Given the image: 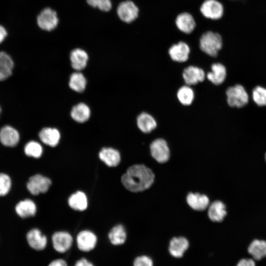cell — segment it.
<instances>
[{"mask_svg": "<svg viewBox=\"0 0 266 266\" xmlns=\"http://www.w3.org/2000/svg\"><path fill=\"white\" fill-rule=\"evenodd\" d=\"M182 76L185 82L188 85H195L202 82L205 77V72L202 69L193 66L185 68Z\"/></svg>", "mask_w": 266, "mask_h": 266, "instance_id": "15", "label": "cell"}, {"mask_svg": "<svg viewBox=\"0 0 266 266\" xmlns=\"http://www.w3.org/2000/svg\"><path fill=\"white\" fill-rule=\"evenodd\" d=\"M100 159L109 166H116L120 162V155L116 149L103 148L99 153Z\"/></svg>", "mask_w": 266, "mask_h": 266, "instance_id": "25", "label": "cell"}, {"mask_svg": "<svg viewBox=\"0 0 266 266\" xmlns=\"http://www.w3.org/2000/svg\"><path fill=\"white\" fill-rule=\"evenodd\" d=\"M154 174L143 165H134L129 167L121 177L124 186L133 192H141L151 187L154 180Z\"/></svg>", "mask_w": 266, "mask_h": 266, "instance_id": "1", "label": "cell"}, {"mask_svg": "<svg viewBox=\"0 0 266 266\" xmlns=\"http://www.w3.org/2000/svg\"><path fill=\"white\" fill-rule=\"evenodd\" d=\"M265 161L266 162V152L265 155Z\"/></svg>", "mask_w": 266, "mask_h": 266, "instance_id": "41", "label": "cell"}, {"mask_svg": "<svg viewBox=\"0 0 266 266\" xmlns=\"http://www.w3.org/2000/svg\"><path fill=\"white\" fill-rule=\"evenodd\" d=\"M252 98L258 106H266V88L260 86L255 87L252 91Z\"/></svg>", "mask_w": 266, "mask_h": 266, "instance_id": "33", "label": "cell"}, {"mask_svg": "<svg viewBox=\"0 0 266 266\" xmlns=\"http://www.w3.org/2000/svg\"><path fill=\"white\" fill-rule=\"evenodd\" d=\"M227 101L232 107L241 108L248 102L249 96L243 86L237 84L229 87L226 91Z\"/></svg>", "mask_w": 266, "mask_h": 266, "instance_id": "3", "label": "cell"}, {"mask_svg": "<svg viewBox=\"0 0 266 266\" xmlns=\"http://www.w3.org/2000/svg\"><path fill=\"white\" fill-rule=\"evenodd\" d=\"M68 203L71 208L79 211L85 210L88 205L87 197L81 191L72 194L68 199Z\"/></svg>", "mask_w": 266, "mask_h": 266, "instance_id": "29", "label": "cell"}, {"mask_svg": "<svg viewBox=\"0 0 266 266\" xmlns=\"http://www.w3.org/2000/svg\"><path fill=\"white\" fill-rule=\"evenodd\" d=\"M26 239L29 246L35 251H43L47 245L46 236L37 228L30 230L26 233Z\"/></svg>", "mask_w": 266, "mask_h": 266, "instance_id": "10", "label": "cell"}, {"mask_svg": "<svg viewBox=\"0 0 266 266\" xmlns=\"http://www.w3.org/2000/svg\"><path fill=\"white\" fill-rule=\"evenodd\" d=\"M87 81L84 75L79 72H74L71 74L69 86L73 91L82 92L86 88Z\"/></svg>", "mask_w": 266, "mask_h": 266, "instance_id": "30", "label": "cell"}, {"mask_svg": "<svg viewBox=\"0 0 266 266\" xmlns=\"http://www.w3.org/2000/svg\"><path fill=\"white\" fill-rule=\"evenodd\" d=\"M40 140L45 144L50 147L57 146L60 139V133L56 128L46 127L43 128L39 133Z\"/></svg>", "mask_w": 266, "mask_h": 266, "instance_id": "17", "label": "cell"}, {"mask_svg": "<svg viewBox=\"0 0 266 266\" xmlns=\"http://www.w3.org/2000/svg\"><path fill=\"white\" fill-rule=\"evenodd\" d=\"M38 26L42 30L50 32L58 25L59 19L57 12L50 7L42 9L37 17Z\"/></svg>", "mask_w": 266, "mask_h": 266, "instance_id": "5", "label": "cell"}, {"mask_svg": "<svg viewBox=\"0 0 266 266\" xmlns=\"http://www.w3.org/2000/svg\"><path fill=\"white\" fill-rule=\"evenodd\" d=\"M74 266H95L94 264L86 258H81L78 260Z\"/></svg>", "mask_w": 266, "mask_h": 266, "instance_id": "39", "label": "cell"}, {"mask_svg": "<svg viewBox=\"0 0 266 266\" xmlns=\"http://www.w3.org/2000/svg\"><path fill=\"white\" fill-rule=\"evenodd\" d=\"M73 241L72 236L66 232H56L52 235V246L57 252L61 254L66 253L71 248Z\"/></svg>", "mask_w": 266, "mask_h": 266, "instance_id": "7", "label": "cell"}, {"mask_svg": "<svg viewBox=\"0 0 266 266\" xmlns=\"http://www.w3.org/2000/svg\"><path fill=\"white\" fill-rule=\"evenodd\" d=\"M190 49L185 42L180 41L172 45L168 50L171 59L175 62L182 63L188 60Z\"/></svg>", "mask_w": 266, "mask_h": 266, "instance_id": "16", "label": "cell"}, {"mask_svg": "<svg viewBox=\"0 0 266 266\" xmlns=\"http://www.w3.org/2000/svg\"><path fill=\"white\" fill-rule=\"evenodd\" d=\"M133 266H154L153 260L148 256L140 255L133 260Z\"/></svg>", "mask_w": 266, "mask_h": 266, "instance_id": "36", "label": "cell"}, {"mask_svg": "<svg viewBox=\"0 0 266 266\" xmlns=\"http://www.w3.org/2000/svg\"><path fill=\"white\" fill-rule=\"evenodd\" d=\"M200 10L204 17L212 20L221 18L224 12L222 4L217 0H205L201 4Z\"/></svg>", "mask_w": 266, "mask_h": 266, "instance_id": "11", "label": "cell"}, {"mask_svg": "<svg viewBox=\"0 0 266 266\" xmlns=\"http://www.w3.org/2000/svg\"><path fill=\"white\" fill-rule=\"evenodd\" d=\"M24 152L27 157L38 159L43 153V148L37 141L31 140L25 144Z\"/></svg>", "mask_w": 266, "mask_h": 266, "instance_id": "32", "label": "cell"}, {"mask_svg": "<svg viewBox=\"0 0 266 266\" xmlns=\"http://www.w3.org/2000/svg\"><path fill=\"white\" fill-rule=\"evenodd\" d=\"M1 111V108H0V114Z\"/></svg>", "mask_w": 266, "mask_h": 266, "instance_id": "42", "label": "cell"}, {"mask_svg": "<svg viewBox=\"0 0 266 266\" xmlns=\"http://www.w3.org/2000/svg\"><path fill=\"white\" fill-rule=\"evenodd\" d=\"M227 215L226 207L220 200L213 202L208 207V215L209 219L214 222H221Z\"/></svg>", "mask_w": 266, "mask_h": 266, "instance_id": "24", "label": "cell"}, {"mask_svg": "<svg viewBox=\"0 0 266 266\" xmlns=\"http://www.w3.org/2000/svg\"><path fill=\"white\" fill-rule=\"evenodd\" d=\"M14 62L11 57L3 51H0V81H3L12 74Z\"/></svg>", "mask_w": 266, "mask_h": 266, "instance_id": "23", "label": "cell"}, {"mask_svg": "<svg viewBox=\"0 0 266 266\" xmlns=\"http://www.w3.org/2000/svg\"><path fill=\"white\" fill-rule=\"evenodd\" d=\"M116 13L121 21L129 24L138 17L139 9L133 1L126 0L119 3L116 9Z\"/></svg>", "mask_w": 266, "mask_h": 266, "instance_id": "6", "label": "cell"}, {"mask_svg": "<svg viewBox=\"0 0 266 266\" xmlns=\"http://www.w3.org/2000/svg\"><path fill=\"white\" fill-rule=\"evenodd\" d=\"M175 24L179 30L186 33H192L196 26L194 18L187 12L179 14L176 18Z\"/></svg>", "mask_w": 266, "mask_h": 266, "instance_id": "21", "label": "cell"}, {"mask_svg": "<svg viewBox=\"0 0 266 266\" xmlns=\"http://www.w3.org/2000/svg\"><path fill=\"white\" fill-rule=\"evenodd\" d=\"M51 184V180L48 177L40 174H35L29 178L26 186L31 194L37 196L47 192Z\"/></svg>", "mask_w": 266, "mask_h": 266, "instance_id": "4", "label": "cell"}, {"mask_svg": "<svg viewBox=\"0 0 266 266\" xmlns=\"http://www.w3.org/2000/svg\"><path fill=\"white\" fill-rule=\"evenodd\" d=\"M87 4L93 8H97L103 12H108L112 7L111 0H86Z\"/></svg>", "mask_w": 266, "mask_h": 266, "instance_id": "35", "label": "cell"}, {"mask_svg": "<svg viewBox=\"0 0 266 266\" xmlns=\"http://www.w3.org/2000/svg\"><path fill=\"white\" fill-rule=\"evenodd\" d=\"M189 247L188 240L183 236L173 237L169 242L168 251L170 255L176 258L183 256Z\"/></svg>", "mask_w": 266, "mask_h": 266, "instance_id": "14", "label": "cell"}, {"mask_svg": "<svg viewBox=\"0 0 266 266\" xmlns=\"http://www.w3.org/2000/svg\"><path fill=\"white\" fill-rule=\"evenodd\" d=\"M20 140L19 132L10 126H5L0 130V142L7 147H15Z\"/></svg>", "mask_w": 266, "mask_h": 266, "instance_id": "12", "label": "cell"}, {"mask_svg": "<svg viewBox=\"0 0 266 266\" xmlns=\"http://www.w3.org/2000/svg\"><path fill=\"white\" fill-rule=\"evenodd\" d=\"M211 68L212 71L207 74V78L215 85H220L225 81L227 76L225 66L221 63H215L211 66Z\"/></svg>", "mask_w": 266, "mask_h": 266, "instance_id": "22", "label": "cell"}, {"mask_svg": "<svg viewBox=\"0 0 266 266\" xmlns=\"http://www.w3.org/2000/svg\"><path fill=\"white\" fill-rule=\"evenodd\" d=\"M98 238L92 232L83 230L80 232L76 238L78 249L81 252L88 253L93 250L96 247Z\"/></svg>", "mask_w": 266, "mask_h": 266, "instance_id": "8", "label": "cell"}, {"mask_svg": "<svg viewBox=\"0 0 266 266\" xmlns=\"http://www.w3.org/2000/svg\"><path fill=\"white\" fill-rule=\"evenodd\" d=\"M88 59L87 52L80 48L74 49L70 54L71 66L77 71L81 70L86 66Z\"/></svg>", "mask_w": 266, "mask_h": 266, "instance_id": "20", "label": "cell"}, {"mask_svg": "<svg viewBox=\"0 0 266 266\" xmlns=\"http://www.w3.org/2000/svg\"><path fill=\"white\" fill-rule=\"evenodd\" d=\"M110 242L114 246L123 244L127 239V233L124 227L118 225L113 227L108 233Z\"/></svg>", "mask_w": 266, "mask_h": 266, "instance_id": "28", "label": "cell"}, {"mask_svg": "<svg viewBox=\"0 0 266 266\" xmlns=\"http://www.w3.org/2000/svg\"><path fill=\"white\" fill-rule=\"evenodd\" d=\"M15 211L22 219L33 217L37 211L35 203L32 200L26 199L20 200L15 206Z\"/></svg>", "mask_w": 266, "mask_h": 266, "instance_id": "13", "label": "cell"}, {"mask_svg": "<svg viewBox=\"0 0 266 266\" xmlns=\"http://www.w3.org/2000/svg\"><path fill=\"white\" fill-rule=\"evenodd\" d=\"M12 187V180L7 173L0 172V197L6 196Z\"/></svg>", "mask_w": 266, "mask_h": 266, "instance_id": "34", "label": "cell"}, {"mask_svg": "<svg viewBox=\"0 0 266 266\" xmlns=\"http://www.w3.org/2000/svg\"><path fill=\"white\" fill-rule=\"evenodd\" d=\"M7 32L5 29L0 25V43H1L7 36Z\"/></svg>", "mask_w": 266, "mask_h": 266, "instance_id": "40", "label": "cell"}, {"mask_svg": "<svg viewBox=\"0 0 266 266\" xmlns=\"http://www.w3.org/2000/svg\"><path fill=\"white\" fill-rule=\"evenodd\" d=\"M223 45L221 35L211 31L203 33L200 40V49L207 55L216 57Z\"/></svg>", "mask_w": 266, "mask_h": 266, "instance_id": "2", "label": "cell"}, {"mask_svg": "<svg viewBox=\"0 0 266 266\" xmlns=\"http://www.w3.org/2000/svg\"><path fill=\"white\" fill-rule=\"evenodd\" d=\"M70 114L72 118L76 122L84 123L89 119L91 110L87 104L81 102L72 107Z\"/></svg>", "mask_w": 266, "mask_h": 266, "instance_id": "27", "label": "cell"}, {"mask_svg": "<svg viewBox=\"0 0 266 266\" xmlns=\"http://www.w3.org/2000/svg\"><path fill=\"white\" fill-rule=\"evenodd\" d=\"M248 253L255 261H260L266 257V240L255 239L249 244Z\"/></svg>", "mask_w": 266, "mask_h": 266, "instance_id": "19", "label": "cell"}, {"mask_svg": "<svg viewBox=\"0 0 266 266\" xmlns=\"http://www.w3.org/2000/svg\"><path fill=\"white\" fill-rule=\"evenodd\" d=\"M186 200L192 209L198 211L205 210L209 204V200L207 196L197 193H189Z\"/></svg>", "mask_w": 266, "mask_h": 266, "instance_id": "18", "label": "cell"}, {"mask_svg": "<svg viewBox=\"0 0 266 266\" xmlns=\"http://www.w3.org/2000/svg\"><path fill=\"white\" fill-rule=\"evenodd\" d=\"M177 97L182 104L190 105L194 100V93L193 89L189 86H183L178 90Z\"/></svg>", "mask_w": 266, "mask_h": 266, "instance_id": "31", "label": "cell"}, {"mask_svg": "<svg viewBox=\"0 0 266 266\" xmlns=\"http://www.w3.org/2000/svg\"><path fill=\"white\" fill-rule=\"evenodd\" d=\"M236 266H256V264L252 258H243L238 262Z\"/></svg>", "mask_w": 266, "mask_h": 266, "instance_id": "37", "label": "cell"}, {"mask_svg": "<svg viewBox=\"0 0 266 266\" xmlns=\"http://www.w3.org/2000/svg\"><path fill=\"white\" fill-rule=\"evenodd\" d=\"M152 157L160 163L167 162L170 156V151L166 141L161 138L154 140L150 144Z\"/></svg>", "mask_w": 266, "mask_h": 266, "instance_id": "9", "label": "cell"}, {"mask_svg": "<svg viewBox=\"0 0 266 266\" xmlns=\"http://www.w3.org/2000/svg\"><path fill=\"white\" fill-rule=\"evenodd\" d=\"M47 266H69L67 262L62 258H58L51 261Z\"/></svg>", "mask_w": 266, "mask_h": 266, "instance_id": "38", "label": "cell"}, {"mask_svg": "<svg viewBox=\"0 0 266 266\" xmlns=\"http://www.w3.org/2000/svg\"><path fill=\"white\" fill-rule=\"evenodd\" d=\"M136 123L138 129L144 133H150L157 126L154 118L146 112H142L138 116Z\"/></svg>", "mask_w": 266, "mask_h": 266, "instance_id": "26", "label": "cell"}]
</instances>
